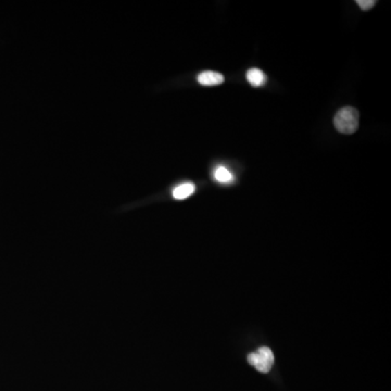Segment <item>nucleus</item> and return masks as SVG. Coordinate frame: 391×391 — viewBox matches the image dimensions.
<instances>
[{
	"label": "nucleus",
	"mask_w": 391,
	"mask_h": 391,
	"mask_svg": "<svg viewBox=\"0 0 391 391\" xmlns=\"http://www.w3.org/2000/svg\"><path fill=\"white\" fill-rule=\"evenodd\" d=\"M359 120L360 115L356 108L345 107L336 113L334 124L338 132L343 135H351L358 130Z\"/></svg>",
	"instance_id": "f257e3e1"
},
{
	"label": "nucleus",
	"mask_w": 391,
	"mask_h": 391,
	"mask_svg": "<svg viewBox=\"0 0 391 391\" xmlns=\"http://www.w3.org/2000/svg\"><path fill=\"white\" fill-rule=\"evenodd\" d=\"M248 362L260 373L267 374L274 365V353L267 347H261L256 352L250 353Z\"/></svg>",
	"instance_id": "f03ea898"
},
{
	"label": "nucleus",
	"mask_w": 391,
	"mask_h": 391,
	"mask_svg": "<svg viewBox=\"0 0 391 391\" xmlns=\"http://www.w3.org/2000/svg\"><path fill=\"white\" fill-rule=\"evenodd\" d=\"M223 74L218 73V72L206 71L199 74L197 77L199 84L204 86H216L224 83Z\"/></svg>",
	"instance_id": "7ed1b4c3"
},
{
	"label": "nucleus",
	"mask_w": 391,
	"mask_h": 391,
	"mask_svg": "<svg viewBox=\"0 0 391 391\" xmlns=\"http://www.w3.org/2000/svg\"><path fill=\"white\" fill-rule=\"evenodd\" d=\"M247 81L254 87H261L267 83V75L257 68H252L247 72Z\"/></svg>",
	"instance_id": "20e7f679"
},
{
	"label": "nucleus",
	"mask_w": 391,
	"mask_h": 391,
	"mask_svg": "<svg viewBox=\"0 0 391 391\" xmlns=\"http://www.w3.org/2000/svg\"><path fill=\"white\" fill-rule=\"evenodd\" d=\"M196 191L195 184L187 182V183L180 184L178 187L174 188L173 191V197L178 200H184V199L191 197Z\"/></svg>",
	"instance_id": "39448f33"
},
{
	"label": "nucleus",
	"mask_w": 391,
	"mask_h": 391,
	"mask_svg": "<svg viewBox=\"0 0 391 391\" xmlns=\"http://www.w3.org/2000/svg\"><path fill=\"white\" fill-rule=\"evenodd\" d=\"M214 180L219 183L224 184V185H229V184L234 182V175L233 173L225 168V166H218L214 171Z\"/></svg>",
	"instance_id": "423d86ee"
},
{
	"label": "nucleus",
	"mask_w": 391,
	"mask_h": 391,
	"mask_svg": "<svg viewBox=\"0 0 391 391\" xmlns=\"http://www.w3.org/2000/svg\"><path fill=\"white\" fill-rule=\"evenodd\" d=\"M376 3H377L376 0H358V1H356V5L364 11H368L373 8Z\"/></svg>",
	"instance_id": "0eeeda50"
}]
</instances>
